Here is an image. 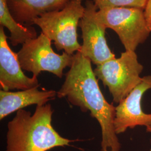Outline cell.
<instances>
[{
  "mask_svg": "<svg viewBox=\"0 0 151 151\" xmlns=\"http://www.w3.org/2000/svg\"><path fill=\"white\" fill-rule=\"evenodd\" d=\"M91 63L80 52H76L57 96L66 98L83 113L90 111L92 117L97 120L101 129V151H120L121 144L114 127L115 107L104 96Z\"/></svg>",
  "mask_w": 151,
  "mask_h": 151,
  "instance_id": "1",
  "label": "cell"
},
{
  "mask_svg": "<svg viewBox=\"0 0 151 151\" xmlns=\"http://www.w3.org/2000/svg\"><path fill=\"white\" fill-rule=\"evenodd\" d=\"M53 110L50 104L37 106L35 112L17 111L7 124L5 151H48L70 146L77 140L64 138L52 124Z\"/></svg>",
  "mask_w": 151,
  "mask_h": 151,
  "instance_id": "2",
  "label": "cell"
},
{
  "mask_svg": "<svg viewBox=\"0 0 151 151\" xmlns=\"http://www.w3.org/2000/svg\"><path fill=\"white\" fill-rule=\"evenodd\" d=\"M83 1L71 0L62 9L44 13L34 20L33 25L54 42L57 50L70 55L80 50L77 31L85 11Z\"/></svg>",
  "mask_w": 151,
  "mask_h": 151,
  "instance_id": "3",
  "label": "cell"
},
{
  "mask_svg": "<svg viewBox=\"0 0 151 151\" xmlns=\"http://www.w3.org/2000/svg\"><path fill=\"white\" fill-rule=\"evenodd\" d=\"M143 70L135 52L125 50L119 58L97 65L93 71L104 86L108 87L114 102L119 104L140 83Z\"/></svg>",
  "mask_w": 151,
  "mask_h": 151,
  "instance_id": "4",
  "label": "cell"
},
{
  "mask_svg": "<svg viewBox=\"0 0 151 151\" xmlns=\"http://www.w3.org/2000/svg\"><path fill=\"white\" fill-rule=\"evenodd\" d=\"M98 19L107 29L114 30L126 51H134L146 42L151 33L145 10L137 7H119L99 10Z\"/></svg>",
  "mask_w": 151,
  "mask_h": 151,
  "instance_id": "5",
  "label": "cell"
},
{
  "mask_svg": "<svg viewBox=\"0 0 151 151\" xmlns=\"http://www.w3.org/2000/svg\"><path fill=\"white\" fill-rule=\"evenodd\" d=\"M17 55L22 69L32 72L36 77L42 72L47 71L62 78L63 70L70 67L73 60V55L65 52L62 54L55 53L52 41L42 32L23 44Z\"/></svg>",
  "mask_w": 151,
  "mask_h": 151,
  "instance_id": "6",
  "label": "cell"
},
{
  "mask_svg": "<svg viewBox=\"0 0 151 151\" xmlns=\"http://www.w3.org/2000/svg\"><path fill=\"white\" fill-rule=\"evenodd\" d=\"M98 10L93 1L86 0L84 14L79 23L83 40L79 52L96 65L115 58L105 37L107 28L97 18Z\"/></svg>",
  "mask_w": 151,
  "mask_h": 151,
  "instance_id": "7",
  "label": "cell"
},
{
  "mask_svg": "<svg viewBox=\"0 0 151 151\" xmlns=\"http://www.w3.org/2000/svg\"><path fill=\"white\" fill-rule=\"evenodd\" d=\"M150 89L151 76L143 77L140 83L115 107L114 127L117 134L137 126L151 125V114L145 113L142 107V97Z\"/></svg>",
  "mask_w": 151,
  "mask_h": 151,
  "instance_id": "8",
  "label": "cell"
},
{
  "mask_svg": "<svg viewBox=\"0 0 151 151\" xmlns=\"http://www.w3.org/2000/svg\"><path fill=\"white\" fill-rule=\"evenodd\" d=\"M4 27H0V85L1 90H25L40 86L38 78L27 77L22 70L17 53L10 48Z\"/></svg>",
  "mask_w": 151,
  "mask_h": 151,
  "instance_id": "9",
  "label": "cell"
},
{
  "mask_svg": "<svg viewBox=\"0 0 151 151\" xmlns=\"http://www.w3.org/2000/svg\"><path fill=\"white\" fill-rule=\"evenodd\" d=\"M39 86L16 92L0 91V120L27 106H42L57 96L54 90L40 91Z\"/></svg>",
  "mask_w": 151,
  "mask_h": 151,
  "instance_id": "10",
  "label": "cell"
},
{
  "mask_svg": "<svg viewBox=\"0 0 151 151\" xmlns=\"http://www.w3.org/2000/svg\"><path fill=\"white\" fill-rule=\"evenodd\" d=\"M12 16L24 26L33 25L42 14L60 10L71 0H6Z\"/></svg>",
  "mask_w": 151,
  "mask_h": 151,
  "instance_id": "11",
  "label": "cell"
},
{
  "mask_svg": "<svg viewBox=\"0 0 151 151\" xmlns=\"http://www.w3.org/2000/svg\"><path fill=\"white\" fill-rule=\"evenodd\" d=\"M0 25L10 32L8 38L14 47L22 45L27 40L38 36L33 27L24 26L16 21L12 16L6 0H0Z\"/></svg>",
  "mask_w": 151,
  "mask_h": 151,
  "instance_id": "12",
  "label": "cell"
},
{
  "mask_svg": "<svg viewBox=\"0 0 151 151\" xmlns=\"http://www.w3.org/2000/svg\"><path fill=\"white\" fill-rule=\"evenodd\" d=\"M98 10L105 9L130 7L145 9L147 0H93Z\"/></svg>",
  "mask_w": 151,
  "mask_h": 151,
  "instance_id": "13",
  "label": "cell"
},
{
  "mask_svg": "<svg viewBox=\"0 0 151 151\" xmlns=\"http://www.w3.org/2000/svg\"><path fill=\"white\" fill-rule=\"evenodd\" d=\"M145 14L148 27L151 32V0H147L145 9Z\"/></svg>",
  "mask_w": 151,
  "mask_h": 151,
  "instance_id": "14",
  "label": "cell"
},
{
  "mask_svg": "<svg viewBox=\"0 0 151 151\" xmlns=\"http://www.w3.org/2000/svg\"><path fill=\"white\" fill-rule=\"evenodd\" d=\"M146 131H147V132L151 133V125L146 127Z\"/></svg>",
  "mask_w": 151,
  "mask_h": 151,
  "instance_id": "15",
  "label": "cell"
}]
</instances>
